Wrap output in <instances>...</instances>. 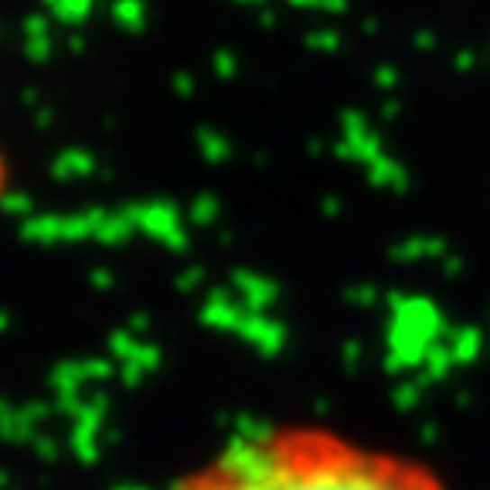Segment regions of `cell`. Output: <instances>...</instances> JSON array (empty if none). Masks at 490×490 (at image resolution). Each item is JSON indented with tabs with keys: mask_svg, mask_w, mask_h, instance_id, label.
Returning a JSON list of instances; mask_svg holds the SVG:
<instances>
[{
	"mask_svg": "<svg viewBox=\"0 0 490 490\" xmlns=\"http://www.w3.org/2000/svg\"><path fill=\"white\" fill-rule=\"evenodd\" d=\"M160 490H449L429 463L323 429H252Z\"/></svg>",
	"mask_w": 490,
	"mask_h": 490,
	"instance_id": "obj_1",
	"label": "cell"
},
{
	"mask_svg": "<svg viewBox=\"0 0 490 490\" xmlns=\"http://www.w3.org/2000/svg\"><path fill=\"white\" fill-rule=\"evenodd\" d=\"M4 187H7V170H4V160H0V198H4Z\"/></svg>",
	"mask_w": 490,
	"mask_h": 490,
	"instance_id": "obj_2",
	"label": "cell"
}]
</instances>
